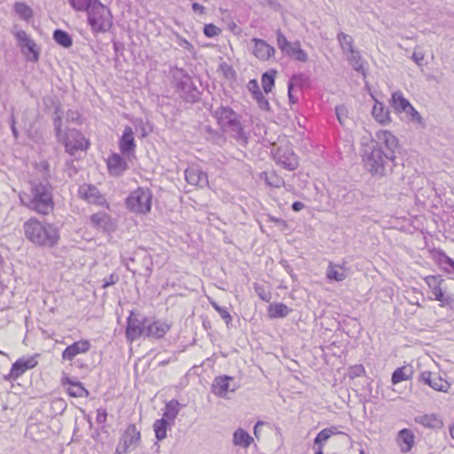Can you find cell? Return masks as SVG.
<instances>
[{
	"label": "cell",
	"mask_w": 454,
	"mask_h": 454,
	"mask_svg": "<svg viewBox=\"0 0 454 454\" xmlns=\"http://www.w3.org/2000/svg\"><path fill=\"white\" fill-rule=\"evenodd\" d=\"M20 202L29 209L41 215H48L54 207L51 186L47 182H36L32 184L31 194L23 192L19 194Z\"/></svg>",
	"instance_id": "6da1fadb"
},
{
	"label": "cell",
	"mask_w": 454,
	"mask_h": 454,
	"mask_svg": "<svg viewBox=\"0 0 454 454\" xmlns=\"http://www.w3.org/2000/svg\"><path fill=\"white\" fill-rule=\"evenodd\" d=\"M24 233L28 240L35 245L51 248L59 241V229L55 225L41 222L35 217L24 224Z\"/></svg>",
	"instance_id": "7a4b0ae2"
},
{
	"label": "cell",
	"mask_w": 454,
	"mask_h": 454,
	"mask_svg": "<svg viewBox=\"0 0 454 454\" xmlns=\"http://www.w3.org/2000/svg\"><path fill=\"white\" fill-rule=\"evenodd\" d=\"M216 118L219 126L226 134L231 136L243 146L248 145L249 138L246 134L243 124L237 113L232 107H220L217 108Z\"/></svg>",
	"instance_id": "3957f363"
},
{
	"label": "cell",
	"mask_w": 454,
	"mask_h": 454,
	"mask_svg": "<svg viewBox=\"0 0 454 454\" xmlns=\"http://www.w3.org/2000/svg\"><path fill=\"white\" fill-rule=\"evenodd\" d=\"M170 77L174 88L183 100L186 102L197 103L202 99V93L187 72L180 67H172L170 71Z\"/></svg>",
	"instance_id": "277c9868"
},
{
	"label": "cell",
	"mask_w": 454,
	"mask_h": 454,
	"mask_svg": "<svg viewBox=\"0 0 454 454\" xmlns=\"http://www.w3.org/2000/svg\"><path fill=\"white\" fill-rule=\"evenodd\" d=\"M271 154L277 165L283 170L293 171L300 165V160L293 149L292 144L283 135L271 144Z\"/></svg>",
	"instance_id": "5b68a950"
},
{
	"label": "cell",
	"mask_w": 454,
	"mask_h": 454,
	"mask_svg": "<svg viewBox=\"0 0 454 454\" xmlns=\"http://www.w3.org/2000/svg\"><path fill=\"white\" fill-rule=\"evenodd\" d=\"M87 20L91 29L96 33H107L114 24V17L110 9L100 1H91L87 9Z\"/></svg>",
	"instance_id": "8992f818"
},
{
	"label": "cell",
	"mask_w": 454,
	"mask_h": 454,
	"mask_svg": "<svg viewBox=\"0 0 454 454\" xmlns=\"http://www.w3.org/2000/svg\"><path fill=\"white\" fill-rule=\"evenodd\" d=\"M361 157L364 166L373 175L381 177L385 170V154L378 144L374 141L364 142L361 146Z\"/></svg>",
	"instance_id": "52a82bcc"
},
{
	"label": "cell",
	"mask_w": 454,
	"mask_h": 454,
	"mask_svg": "<svg viewBox=\"0 0 454 454\" xmlns=\"http://www.w3.org/2000/svg\"><path fill=\"white\" fill-rule=\"evenodd\" d=\"M339 41L340 46L343 49L344 54L346 55L348 60L356 71L361 75H367V69L365 65V60L362 55L356 46L355 42L352 36L344 32H340L337 36Z\"/></svg>",
	"instance_id": "ba28073f"
},
{
	"label": "cell",
	"mask_w": 454,
	"mask_h": 454,
	"mask_svg": "<svg viewBox=\"0 0 454 454\" xmlns=\"http://www.w3.org/2000/svg\"><path fill=\"white\" fill-rule=\"evenodd\" d=\"M153 194L148 187H138L130 193L125 200V205L130 212L146 215L150 212Z\"/></svg>",
	"instance_id": "9c48e42d"
},
{
	"label": "cell",
	"mask_w": 454,
	"mask_h": 454,
	"mask_svg": "<svg viewBox=\"0 0 454 454\" xmlns=\"http://www.w3.org/2000/svg\"><path fill=\"white\" fill-rule=\"evenodd\" d=\"M59 141L63 144L66 153L70 155L78 152H85L91 146V140L82 131L76 129H67L63 131Z\"/></svg>",
	"instance_id": "30bf717a"
},
{
	"label": "cell",
	"mask_w": 454,
	"mask_h": 454,
	"mask_svg": "<svg viewBox=\"0 0 454 454\" xmlns=\"http://www.w3.org/2000/svg\"><path fill=\"white\" fill-rule=\"evenodd\" d=\"M13 35L26 60L31 63H36L39 59L41 51L36 41L22 29H17L13 32Z\"/></svg>",
	"instance_id": "8fae6325"
},
{
	"label": "cell",
	"mask_w": 454,
	"mask_h": 454,
	"mask_svg": "<svg viewBox=\"0 0 454 454\" xmlns=\"http://www.w3.org/2000/svg\"><path fill=\"white\" fill-rule=\"evenodd\" d=\"M424 281L429 289H431V292L433 293L435 298L440 302L443 306H448L454 309V297L448 294L447 289H444L443 285L445 283V280L442 277L431 275L427 276Z\"/></svg>",
	"instance_id": "7c38bea8"
},
{
	"label": "cell",
	"mask_w": 454,
	"mask_h": 454,
	"mask_svg": "<svg viewBox=\"0 0 454 454\" xmlns=\"http://www.w3.org/2000/svg\"><path fill=\"white\" fill-rule=\"evenodd\" d=\"M276 36L278 46L285 54L301 62H306L308 60V54L301 48L300 42H289L281 29L277 30Z\"/></svg>",
	"instance_id": "4fadbf2b"
},
{
	"label": "cell",
	"mask_w": 454,
	"mask_h": 454,
	"mask_svg": "<svg viewBox=\"0 0 454 454\" xmlns=\"http://www.w3.org/2000/svg\"><path fill=\"white\" fill-rule=\"evenodd\" d=\"M391 105L395 110L399 113H405L407 117L411 120L412 122L421 124L423 123V118L420 113L416 111L415 107H413L411 103L409 102L400 91H397L392 95L391 99Z\"/></svg>",
	"instance_id": "5bb4252c"
},
{
	"label": "cell",
	"mask_w": 454,
	"mask_h": 454,
	"mask_svg": "<svg viewBox=\"0 0 454 454\" xmlns=\"http://www.w3.org/2000/svg\"><path fill=\"white\" fill-rule=\"evenodd\" d=\"M38 358L39 355L25 356L20 358L12 365V368L9 374L6 375L5 379L9 381H16L19 379L26 372L36 368L38 364Z\"/></svg>",
	"instance_id": "9a60e30c"
},
{
	"label": "cell",
	"mask_w": 454,
	"mask_h": 454,
	"mask_svg": "<svg viewBox=\"0 0 454 454\" xmlns=\"http://www.w3.org/2000/svg\"><path fill=\"white\" fill-rule=\"evenodd\" d=\"M77 193H78L80 199H82L84 202H88L90 204H93V205L100 206L103 208L109 209V205H108V202H107L106 198L103 196L100 191L93 185L83 184L82 186H80Z\"/></svg>",
	"instance_id": "2e32d148"
},
{
	"label": "cell",
	"mask_w": 454,
	"mask_h": 454,
	"mask_svg": "<svg viewBox=\"0 0 454 454\" xmlns=\"http://www.w3.org/2000/svg\"><path fill=\"white\" fill-rule=\"evenodd\" d=\"M140 441V435L134 425L128 427L119 441L115 454H128Z\"/></svg>",
	"instance_id": "e0dca14e"
},
{
	"label": "cell",
	"mask_w": 454,
	"mask_h": 454,
	"mask_svg": "<svg viewBox=\"0 0 454 454\" xmlns=\"http://www.w3.org/2000/svg\"><path fill=\"white\" fill-rule=\"evenodd\" d=\"M378 146L387 158L394 156V152L399 147V139L387 130H380L376 134Z\"/></svg>",
	"instance_id": "ac0fdd59"
},
{
	"label": "cell",
	"mask_w": 454,
	"mask_h": 454,
	"mask_svg": "<svg viewBox=\"0 0 454 454\" xmlns=\"http://www.w3.org/2000/svg\"><path fill=\"white\" fill-rule=\"evenodd\" d=\"M119 149L127 158H133L136 154V138L133 130L130 127L124 128L123 134L119 139Z\"/></svg>",
	"instance_id": "d6986e66"
},
{
	"label": "cell",
	"mask_w": 454,
	"mask_h": 454,
	"mask_svg": "<svg viewBox=\"0 0 454 454\" xmlns=\"http://www.w3.org/2000/svg\"><path fill=\"white\" fill-rule=\"evenodd\" d=\"M251 45L253 55L262 61L273 59L276 53V51L273 45H271L265 40L253 38L251 40Z\"/></svg>",
	"instance_id": "ffe728a7"
},
{
	"label": "cell",
	"mask_w": 454,
	"mask_h": 454,
	"mask_svg": "<svg viewBox=\"0 0 454 454\" xmlns=\"http://www.w3.org/2000/svg\"><path fill=\"white\" fill-rule=\"evenodd\" d=\"M421 381L434 391L439 392H447L451 387V383L448 381L444 379L439 374L432 372H424L421 375Z\"/></svg>",
	"instance_id": "44dd1931"
},
{
	"label": "cell",
	"mask_w": 454,
	"mask_h": 454,
	"mask_svg": "<svg viewBox=\"0 0 454 454\" xmlns=\"http://www.w3.org/2000/svg\"><path fill=\"white\" fill-rule=\"evenodd\" d=\"M185 179L186 183L191 186L206 187L209 185L208 174L194 166L186 168L185 170Z\"/></svg>",
	"instance_id": "7402d4cb"
},
{
	"label": "cell",
	"mask_w": 454,
	"mask_h": 454,
	"mask_svg": "<svg viewBox=\"0 0 454 454\" xmlns=\"http://www.w3.org/2000/svg\"><path fill=\"white\" fill-rule=\"evenodd\" d=\"M107 167L111 177L117 178L126 172L129 169L125 159L116 153L111 154L107 159Z\"/></svg>",
	"instance_id": "603a6c76"
},
{
	"label": "cell",
	"mask_w": 454,
	"mask_h": 454,
	"mask_svg": "<svg viewBox=\"0 0 454 454\" xmlns=\"http://www.w3.org/2000/svg\"><path fill=\"white\" fill-rule=\"evenodd\" d=\"M432 260L443 273L447 274H454V261L439 249H433L430 250Z\"/></svg>",
	"instance_id": "cb8c5ba5"
},
{
	"label": "cell",
	"mask_w": 454,
	"mask_h": 454,
	"mask_svg": "<svg viewBox=\"0 0 454 454\" xmlns=\"http://www.w3.org/2000/svg\"><path fill=\"white\" fill-rule=\"evenodd\" d=\"M144 330H145V325L141 320H138V317L132 312L130 314V318L128 320V324H127V340L130 343L134 342L135 340L138 339L140 336H142Z\"/></svg>",
	"instance_id": "d4e9b609"
},
{
	"label": "cell",
	"mask_w": 454,
	"mask_h": 454,
	"mask_svg": "<svg viewBox=\"0 0 454 454\" xmlns=\"http://www.w3.org/2000/svg\"><path fill=\"white\" fill-rule=\"evenodd\" d=\"M62 386L67 395L74 399H84L89 396V392L83 384L79 382H75L69 378L62 379Z\"/></svg>",
	"instance_id": "484cf974"
},
{
	"label": "cell",
	"mask_w": 454,
	"mask_h": 454,
	"mask_svg": "<svg viewBox=\"0 0 454 454\" xmlns=\"http://www.w3.org/2000/svg\"><path fill=\"white\" fill-rule=\"evenodd\" d=\"M91 221L97 228L102 230L106 233H112L116 228V224L114 219L106 212H98L92 215Z\"/></svg>",
	"instance_id": "4316f807"
},
{
	"label": "cell",
	"mask_w": 454,
	"mask_h": 454,
	"mask_svg": "<svg viewBox=\"0 0 454 454\" xmlns=\"http://www.w3.org/2000/svg\"><path fill=\"white\" fill-rule=\"evenodd\" d=\"M247 87L252 95L253 98L256 100L258 107H260L262 110L266 111V112L271 110V106H270L268 99L265 98V95L261 91L257 80H250Z\"/></svg>",
	"instance_id": "83f0119b"
},
{
	"label": "cell",
	"mask_w": 454,
	"mask_h": 454,
	"mask_svg": "<svg viewBox=\"0 0 454 454\" xmlns=\"http://www.w3.org/2000/svg\"><path fill=\"white\" fill-rule=\"evenodd\" d=\"M91 348V344L86 341V340H81L78 342H75V344H72L64 351L62 353V359L67 361L74 360V358L82 353H85L88 352Z\"/></svg>",
	"instance_id": "f1b7e54d"
},
{
	"label": "cell",
	"mask_w": 454,
	"mask_h": 454,
	"mask_svg": "<svg viewBox=\"0 0 454 454\" xmlns=\"http://www.w3.org/2000/svg\"><path fill=\"white\" fill-rule=\"evenodd\" d=\"M396 440L401 452L404 454H407L409 453L415 446V434L409 429H405L399 431Z\"/></svg>",
	"instance_id": "f546056e"
},
{
	"label": "cell",
	"mask_w": 454,
	"mask_h": 454,
	"mask_svg": "<svg viewBox=\"0 0 454 454\" xmlns=\"http://www.w3.org/2000/svg\"><path fill=\"white\" fill-rule=\"evenodd\" d=\"M232 381H233V378L227 375L218 376L214 380L213 384L211 387L212 393L218 398H222V399L225 398L229 391Z\"/></svg>",
	"instance_id": "4dcf8cb0"
},
{
	"label": "cell",
	"mask_w": 454,
	"mask_h": 454,
	"mask_svg": "<svg viewBox=\"0 0 454 454\" xmlns=\"http://www.w3.org/2000/svg\"><path fill=\"white\" fill-rule=\"evenodd\" d=\"M310 85V80L307 75L304 74H296L293 75L292 78L289 82V101L291 104H295V93L297 88L302 90L304 87H308Z\"/></svg>",
	"instance_id": "1f68e13d"
},
{
	"label": "cell",
	"mask_w": 454,
	"mask_h": 454,
	"mask_svg": "<svg viewBox=\"0 0 454 454\" xmlns=\"http://www.w3.org/2000/svg\"><path fill=\"white\" fill-rule=\"evenodd\" d=\"M183 407H184V406L179 403L177 400H171L170 402L166 404L163 415H162V419L165 421L166 423H168L169 426L173 425L176 419L178 417L179 412H180Z\"/></svg>",
	"instance_id": "d6a6232c"
},
{
	"label": "cell",
	"mask_w": 454,
	"mask_h": 454,
	"mask_svg": "<svg viewBox=\"0 0 454 454\" xmlns=\"http://www.w3.org/2000/svg\"><path fill=\"white\" fill-rule=\"evenodd\" d=\"M372 116L377 123L382 125H387L391 123V114L387 107L378 100H375V105L372 110Z\"/></svg>",
	"instance_id": "836d02e7"
},
{
	"label": "cell",
	"mask_w": 454,
	"mask_h": 454,
	"mask_svg": "<svg viewBox=\"0 0 454 454\" xmlns=\"http://www.w3.org/2000/svg\"><path fill=\"white\" fill-rule=\"evenodd\" d=\"M347 275V268L343 265H336L334 263H330L328 265V270H327V278L329 281L340 282V281H344V279H346Z\"/></svg>",
	"instance_id": "e575fe53"
},
{
	"label": "cell",
	"mask_w": 454,
	"mask_h": 454,
	"mask_svg": "<svg viewBox=\"0 0 454 454\" xmlns=\"http://www.w3.org/2000/svg\"><path fill=\"white\" fill-rule=\"evenodd\" d=\"M415 422L428 429H441L444 426L442 419L435 414L418 416L415 418Z\"/></svg>",
	"instance_id": "d590c367"
},
{
	"label": "cell",
	"mask_w": 454,
	"mask_h": 454,
	"mask_svg": "<svg viewBox=\"0 0 454 454\" xmlns=\"http://www.w3.org/2000/svg\"><path fill=\"white\" fill-rule=\"evenodd\" d=\"M170 328V325L167 324L163 321H155L147 328L146 336L155 339H161L165 336Z\"/></svg>",
	"instance_id": "8d00e7d4"
},
{
	"label": "cell",
	"mask_w": 454,
	"mask_h": 454,
	"mask_svg": "<svg viewBox=\"0 0 454 454\" xmlns=\"http://www.w3.org/2000/svg\"><path fill=\"white\" fill-rule=\"evenodd\" d=\"M414 375V368L410 365L404 366L402 368H399L396 370L393 375H392V383L393 384H398V383L409 381L412 379Z\"/></svg>",
	"instance_id": "74e56055"
},
{
	"label": "cell",
	"mask_w": 454,
	"mask_h": 454,
	"mask_svg": "<svg viewBox=\"0 0 454 454\" xmlns=\"http://www.w3.org/2000/svg\"><path fill=\"white\" fill-rule=\"evenodd\" d=\"M254 443L252 438L247 431L242 429H238L233 435V444L237 447L248 448Z\"/></svg>",
	"instance_id": "f35d334b"
},
{
	"label": "cell",
	"mask_w": 454,
	"mask_h": 454,
	"mask_svg": "<svg viewBox=\"0 0 454 454\" xmlns=\"http://www.w3.org/2000/svg\"><path fill=\"white\" fill-rule=\"evenodd\" d=\"M277 75H278V72H277L276 69L271 68V69L265 72L262 75L261 83H262V87H263L264 91L266 93H270L271 91H273V87H274V84H275Z\"/></svg>",
	"instance_id": "ab89813d"
},
{
	"label": "cell",
	"mask_w": 454,
	"mask_h": 454,
	"mask_svg": "<svg viewBox=\"0 0 454 454\" xmlns=\"http://www.w3.org/2000/svg\"><path fill=\"white\" fill-rule=\"evenodd\" d=\"M261 178L264 179L266 185L272 186V187L280 188V187L284 186L285 185L284 180L275 171H269V172L265 171V172L261 173Z\"/></svg>",
	"instance_id": "60d3db41"
},
{
	"label": "cell",
	"mask_w": 454,
	"mask_h": 454,
	"mask_svg": "<svg viewBox=\"0 0 454 454\" xmlns=\"http://www.w3.org/2000/svg\"><path fill=\"white\" fill-rule=\"evenodd\" d=\"M52 37H53V40L55 41L56 43H58L60 46H62V47L70 48L73 45L72 36L67 32L62 30V29H59V28L55 29L54 32H53Z\"/></svg>",
	"instance_id": "b9f144b4"
},
{
	"label": "cell",
	"mask_w": 454,
	"mask_h": 454,
	"mask_svg": "<svg viewBox=\"0 0 454 454\" xmlns=\"http://www.w3.org/2000/svg\"><path fill=\"white\" fill-rule=\"evenodd\" d=\"M290 312L289 307L282 304H273L269 306L268 315L272 319H282Z\"/></svg>",
	"instance_id": "7bdbcfd3"
},
{
	"label": "cell",
	"mask_w": 454,
	"mask_h": 454,
	"mask_svg": "<svg viewBox=\"0 0 454 454\" xmlns=\"http://www.w3.org/2000/svg\"><path fill=\"white\" fill-rule=\"evenodd\" d=\"M13 9L16 13L20 16L22 20H26V21L31 20L34 16L33 9L23 2H16L13 5Z\"/></svg>",
	"instance_id": "ee69618b"
},
{
	"label": "cell",
	"mask_w": 454,
	"mask_h": 454,
	"mask_svg": "<svg viewBox=\"0 0 454 454\" xmlns=\"http://www.w3.org/2000/svg\"><path fill=\"white\" fill-rule=\"evenodd\" d=\"M62 119H63V113L60 107H56L53 115V124H54V130H55L56 137L58 140L60 139L61 136L63 134L62 130Z\"/></svg>",
	"instance_id": "f6af8a7d"
},
{
	"label": "cell",
	"mask_w": 454,
	"mask_h": 454,
	"mask_svg": "<svg viewBox=\"0 0 454 454\" xmlns=\"http://www.w3.org/2000/svg\"><path fill=\"white\" fill-rule=\"evenodd\" d=\"M168 427H169L168 423H166L162 418L154 423V431L155 433V437L158 441H162L163 439H166Z\"/></svg>",
	"instance_id": "bcb514c9"
},
{
	"label": "cell",
	"mask_w": 454,
	"mask_h": 454,
	"mask_svg": "<svg viewBox=\"0 0 454 454\" xmlns=\"http://www.w3.org/2000/svg\"><path fill=\"white\" fill-rule=\"evenodd\" d=\"M219 70L221 72L222 75H224L225 78L230 81L231 83L236 82L237 74H236V72H235L234 68L232 66H230V65L225 63V62H222L219 65Z\"/></svg>",
	"instance_id": "7dc6e473"
},
{
	"label": "cell",
	"mask_w": 454,
	"mask_h": 454,
	"mask_svg": "<svg viewBox=\"0 0 454 454\" xmlns=\"http://www.w3.org/2000/svg\"><path fill=\"white\" fill-rule=\"evenodd\" d=\"M203 33L207 37L212 38L215 36H219L222 33V29L219 27L216 26L215 24L209 23L204 26Z\"/></svg>",
	"instance_id": "c3c4849f"
},
{
	"label": "cell",
	"mask_w": 454,
	"mask_h": 454,
	"mask_svg": "<svg viewBox=\"0 0 454 454\" xmlns=\"http://www.w3.org/2000/svg\"><path fill=\"white\" fill-rule=\"evenodd\" d=\"M91 2V1H85V0H72V1H69V4L75 11L85 12L88 7L90 6Z\"/></svg>",
	"instance_id": "681fc988"
},
{
	"label": "cell",
	"mask_w": 454,
	"mask_h": 454,
	"mask_svg": "<svg viewBox=\"0 0 454 454\" xmlns=\"http://www.w3.org/2000/svg\"><path fill=\"white\" fill-rule=\"evenodd\" d=\"M222 15H223V19L225 20V23L230 28V30H232L235 35H240L241 33V28L233 21L232 17L229 15V13H226V14L223 13Z\"/></svg>",
	"instance_id": "f907efd6"
},
{
	"label": "cell",
	"mask_w": 454,
	"mask_h": 454,
	"mask_svg": "<svg viewBox=\"0 0 454 454\" xmlns=\"http://www.w3.org/2000/svg\"><path fill=\"white\" fill-rule=\"evenodd\" d=\"M210 304H212V306L215 308V310L219 313V315L221 316L222 319L224 320L227 326H230V324H232V317L230 315L229 312H227L225 309L219 307L217 304L214 303L213 301L210 300Z\"/></svg>",
	"instance_id": "816d5d0a"
},
{
	"label": "cell",
	"mask_w": 454,
	"mask_h": 454,
	"mask_svg": "<svg viewBox=\"0 0 454 454\" xmlns=\"http://www.w3.org/2000/svg\"><path fill=\"white\" fill-rule=\"evenodd\" d=\"M336 434V431H333L332 429H326V430L321 431L320 434L318 435V437L315 439V444L319 445L320 443L324 442L326 440H328L329 438H331L332 436Z\"/></svg>",
	"instance_id": "f5cc1de1"
},
{
	"label": "cell",
	"mask_w": 454,
	"mask_h": 454,
	"mask_svg": "<svg viewBox=\"0 0 454 454\" xmlns=\"http://www.w3.org/2000/svg\"><path fill=\"white\" fill-rule=\"evenodd\" d=\"M336 117L339 120L340 123H344V121L348 116L347 107L344 105H340L337 106L336 108Z\"/></svg>",
	"instance_id": "db71d44e"
},
{
	"label": "cell",
	"mask_w": 454,
	"mask_h": 454,
	"mask_svg": "<svg viewBox=\"0 0 454 454\" xmlns=\"http://www.w3.org/2000/svg\"><path fill=\"white\" fill-rule=\"evenodd\" d=\"M254 286H255V290H256V292H257V295H258V296L260 297L262 300L266 301V302L270 301V299H271V295H270V293L266 292V290H265V288H264L262 285L256 283Z\"/></svg>",
	"instance_id": "11a10c76"
},
{
	"label": "cell",
	"mask_w": 454,
	"mask_h": 454,
	"mask_svg": "<svg viewBox=\"0 0 454 454\" xmlns=\"http://www.w3.org/2000/svg\"><path fill=\"white\" fill-rule=\"evenodd\" d=\"M349 375H350L351 378H356V377H360V376L365 375V369H364L363 366L358 365V366L350 368Z\"/></svg>",
	"instance_id": "9f6ffc18"
},
{
	"label": "cell",
	"mask_w": 454,
	"mask_h": 454,
	"mask_svg": "<svg viewBox=\"0 0 454 454\" xmlns=\"http://www.w3.org/2000/svg\"><path fill=\"white\" fill-rule=\"evenodd\" d=\"M192 9L195 13L197 14H204L206 12V8L204 5L199 4V3H193L192 4Z\"/></svg>",
	"instance_id": "6f0895ef"
},
{
	"label": "cell",
	"mask_w": 454,
	"mask_h": 454,
	"mask_svg": "<svg viewBox=\"0 0 454 454\" xmlns=\"http://www.w3.org/2000/svg\"><path fill=\"white\" fill-rule=\"evenodd\" d=\"M79 117V113L77 114V113H74V112L68 111V114H67V120H68V122H73V123H79L80 124H81L82 123L79 122V121H81Z\"/></svg>",
	"instance_id": "680465c9"
},
{
	"label": "cell",
	"mask_w": 454,
	"mask_h": 454,
	"mask_svg": "<svg viewBox=\"0 0 454 454\" xmlns=\"http://www.w3.org/2000/svg\"><path fill=\"white\" fill-rule=\"evenodd\" d=\"M10 126H11V129H12L13 136H15V138H17L18 137V131H17V129H16L15 116H14L13 114H12L11 118H10Z\"/></svg>",
	"instance_id": "91938a15"
},
{
	"label": "cell",
	"mask_w": 454,
	"mask_h": 454,
	"mask_svg": "<svg viewBox=\"0 0 454 454\" xmlns=\"http://www.w3.org/2000/svg\"><path fill=\"white\" fill-rule=\"evenodd\" d=\"M97 419H98V422H99V423H105V422H106V419H107V413H106V411H104V410H100V411H99Z\"/></svg>",
	"instance_id": "94428289"
},
{
	"label": "cell",
	"mask_w": 454,
	"mask_h": 454,
	"mask_svg": "<svg viewBox=\"0 0 454 454\" xmlns=\"http://www.w3.org/2000/svg\"><path fill=\"white\" fill-rule=\"evenodd\" d=\"M304 204H303L302 202H296L293 204V210H294V211H296V212H298V211H300V210L304 209Z\"/></svg>",
	"instance_id": "6125c7cd"
},
{
	"label": "cell",
	"mask_w": 454,
	"mask_h": 454,
	"mask_svg": "<svg viewBox=\"0 0 454 454\" xmlns=\"http://www.w3.org/2000/svg\"><path fill=\"white\" fill-rule=\"evenodd\" d=\"M449 431H450L451 437H452V438L454 439V424H452V425H451Z\"/></svg>",
	"instance_id": "be15d7a7"
},
{
	"label": "cell",
	"mask_w": 454,
	"mask_h": 454,
	"mask_svg": "<svg viewBox=\"0 0 454 454\" xmlns=\"http://www.w3.org/2000/svg\"><path fill=\"white\" fill-rule=\"evenodd\" d=\"M322 454V453H318V454Z\"/></svg>",
	"instance_id": "e7e4bbea"
},
{
	"label": "cell",
	"mask_w": 454,
	"mask_h": 454,
	"mask_svg": "<svg viewBox=\"0 0 454 454\" xmlns=\"http://www.w3.org/2000/svg\"><path fill=\"white\" fill-rule=\"evenodd\" d=\"M360 454H364L363 452H361V453H360Z\"/></svg>",
	"instance_id": "03108f58"
}]
</instances>
